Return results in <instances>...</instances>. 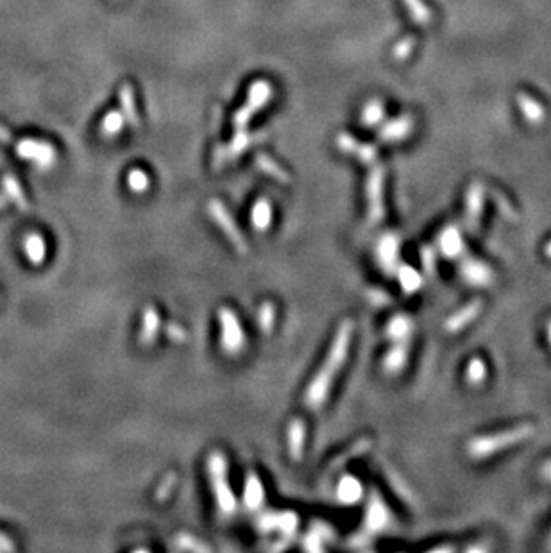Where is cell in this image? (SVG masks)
Masks as SVG:
<instances>
[{
    "label": "cell",
    "instance_id": "b9f144b4",
    "mask_svg": "<svg viewBox=\"0 0 551 553\" xmlns=\"http://www.w3.org/2000/svg\"><path fill=\"white\" fill-rule=\"evenodd\" d=\"M167 335L172 342H185L186 340V331L179 324H168Z\"/></svg>",
    "mask_w": 551,
    "mask_h": 553
},
{
    "label": "cell",
    "instance_id": "7a4b0ae2",
    "mask_svg": "<svg viewBox=\"0 0 551 553\" xmlns=\"http://www.w3.org/2000/svg\"><path fill=\"white\" fill-rule=\"evenodd\" d=\"M535 433V428L530 423H523L519 426L509 428V430H501V432L487 433V435H480L469 441L467 444V453L469 456L476 459V461H483L492 455H498L500 451L509 450V448L521 444V442L528 441Z\"/></svg>",
    "mask_w": 551,
    "mask_h": 553
},
{
    "label": "cell",
    "instance_id": "6da1fadb",
    "mask_svg": "<svg viewBox=\"0 0 551 553\" xmlns=\"http://www.w3.org/2000/svg\"><path fill=\"white\" fill-rule=\"evenodd\" d=\"M353 335H355L353 321H344L337 330V333H335L333 342L329 346L328 355L320 363L319 371L315 372L311 381L306 387L305 403L311 410H319L328 401L329 392L335 385V380L342 371L344 363L348 362L353 344Z\"/></svg>",
    "mask_w": 551,
    "mask_h": 553
},
{
    "label": "cell",
    "instance_id": "9c48e42d",
    "mask_svg": "<svg viewBox=\"0 0 551 553\" xmlns=\"http://www.w3.org/2000/svg\"><path fill=\"white\" fill-rule=\"evenodd\" d=\"M390 525V511L385 505L383 498L378 493H372L367 503L366 516H363V532L367 535H376L383 532Z\"/></svg>",
    "mask_w": 551,
    "mask_h": 553
},
{
    "label": "cell",
    "instance_id": "2e32d148",
    "mask_svg": "<svg viewBox=\"0 0 551 553\" xmlns=\"http://www.w3.org/2000/svg\"><path fill=\"white\" fill-rule=\"evenodd\" d=\"M306 446V424L303 419H292L287 426V450L292 461H301Z\"/></svg>",
    "mask_w": 551,
    "mask_h": 553
},
{
    "label": "cell",
    "instance_id": "cb8c5ba5",
    "mask_svg": "<svg viewBox=\"0 0 551 553\" xmlns=\"http://www.w3.org/2000/svg\"><path fill=\"white\" fill-rule=\"evenodd\" d=\"M251 224L259 233H265L272 226V205L267 199H258L251 209Z\"/></svg>",
    "mask_w": 551,
    "mask_h": 553
},
{
    "label": "cell",
    "instance_id": "603a6c76",
    "mask_svg": "<svg viewBox=\"0 0 551 553\" xmlns=\"http://www.w3.org/2000/svg\"><path fill=\"white\" fill-rule=\"evenodd\" d=\"M412 331H413L412 319L408 316H405V313H398V316H394L389 321L385 333H387V337H389L390 340H394V342H403V340H410Z\"/></svg>",
    "mask_w": 551,
    "mask_h": 553
},
{
    "label": "cell",
    "instance_id": "d6a6232c",
    "mask_svg": "<svg viewBox=\"0 0 551 553\" xmlns=\"http://www.w3.org/2000/svg\"><path fill=\"white\" fill-rule=\"evenodd\" d=\"M251 142H253V140H251V135H249V133H247L246 129H244V131H236L235 138H233V140H231V144H229V145H227V147H226V156H227V159L238 158V156H240V154L244 153V151H246L247 147H249Z\"/></svg>",
    "mask_w": 551,
    "mask_h": 553
},
{
    "label": "cell",
    "instance_id": "ffe728a7",
    "mask_svg": "<svg viewBox=\"0 0 551 553\" xmlns=\"http://www.w3.org/2000/svg\"><path fill=\"white\" fill-rule=\"evenodd\" d=\"M363 498V485L357 476L346 474L337 485V500L344 505H355Z\"/></svg>",
    "mask_w": 551,
    "mask_h": 553
},
{
    "label": "cell",
    "instance_id": "4316f807",
    "mask_svg": "<svg viewBox=\"0 0 551 553\" xmlns=\"http://www.w3.org/2000/svg\"><path fill=\"white\" fill-rule=\"evenodd\" d=\"M331 535H333L331 528H328L326 525H320V523L319 525L315 523L311 526L310 534L306 535L305 548L310 550V552H320V550H324V544L331 541Z\"/></svg>",
    "mask_w": 551,
    "mask_h": 553
},
{
    "label": "cell",
    "instance_id": "44dd1931",
    "mask_svg": "<svg viewBox=\"0 0 551 553\" xmlns=\"http://www.w3.org/2000/svg\"><path fill=\"white\" fill-rule=\"evenodd\" d=\"M265 502V489L256 473H249L246 478V485H244V505L249 511H258L261 509Z\"/></svg>",
    "mask_w": 551,
    "mask_h": 553
},
{
    "label": "cell",
    "instance_id": "7402d4cb",
    "mask_svg": "<svg viewBox=\"0 0 551 553\" xmlns=\"http://www.w3.org/2000/svg\"><path fill=\"white\" fill-rule=\"evenodd\" d=\"M413 129V120L408 115L399 116L396 120H392L390 124H385L383 129L380 131V140L381 142H399V140H405L410 131Z\"/></svg>",
    "mask_w": 551,
    "mask_h": 553
},
{
    "label": "cell",
    "instance_id": "8d00e7d4",
    "mask_svg": "<svg viewBox=\"0 0 551 553\" xmlns=\"http://www.w3.org/2000/svg\"><path fill=\"white\" fill-rule=\"evenodd\" d=\"M403 2L407 4L408 11H410V14H412L415 22H419L421 25H428L430 23L431 13L422 0H403Z\"/></svg>",
    "mask_w": 551,
    "mask_h": 553
},
{
    "label": "cell",
    "instance_id": "83f0119b",
    "mask_svg": "<svg viewBox=\"0 0 551 553\" xmlns=\"http://www.w3.org/2000/svg\"><path fill=\"white\" fill-rule=\"evenodd\" d=\"M256 165H258V168L261 172L274 177L276 181L283 183V185H288V183H290V174L285 172L278 163L274 162L270 156H267V154H258V156H256Z\"/></svg>",
    "mask_w": 551,
    "mask_h": 553
},
{
    "label": "cell",
    "instance_id": "8fae6325",
    "mask_svg": "<svg viewBox=\"0 0 551 553\" xmlns=\"http://www.w3.org/2000/svg\"><path fill=\"white\" fill-rule=\"evenodd\" d=\"M258 526L264 532H279L283 539H290L297 532L299 519L294 512H264L258 519Z\"/></svg>",
    "mask_w": 551,
    "mask_h": 553
},
{
    "label": "cell",
    "instance_id": "60d3db41",
    "mask_svg": "<svg viewBox=\"0 0 551 553\" xmlns=\"http://www.w3.org/2000/svg\"><path fill=\"white\" fill-rule=\"evenodd\" d=\"M494 203L496 205H498V208H500V211L503 215H505L507 219H510V220H517V214H515V209L512 208V206L509 205V203H507V199L503 196H501V194H496L494 196Z\"/></svg>",
    "mask_w": 551,
    "mask_h": 553
},
{
    "label": "cell",
    "instance_id": "30bf717a",
    "mask_svg": "<svg viewBox=\"0 0 551 553\" xmlns=\"http://www.w3.org/2000/svg\"><path fill=\"white\" fill-rule=\"evenodd\" d=\"M18 154L23 159L34 162L38 168H51L56 163V149L49 142H40V140L25 138L18 144Z\"/></svg>",
    "mask_w": 551,
    "mask_h": 553
},
{
    "label": "cell",
    "instance_id": "d4e9b609",
    "mask_svg": "<svg viewBox=\"0 0 551 553\" xmlns=\"http://www.w3.org/2000/svg\"><path fill=\"white\" fill-rule=\"evenodd\" d=\"M23 251H25L27 260L33 261L34 266L43 263V260L47 258V244L45 240H43L42 235H40V233L27 235L25 242H23Z\"/></svg>",
    "mask_w": 551,
    "mask_h": 553
},
{
    "label": "cell",
    "instance_id": "5bb4252c",
    "mask_svg": "<svg viewBox=\"0 0 551 553\" xmlns=\"http://www.w3.org/2000/svg\"><path fill=\"white\" fill-rule=\"evenodd\" d=\"M437 246H439L440 255L446 256V258H450V260L459 258V256L463 255V249H465L462 231L457 226H446L440 231L439 238H437Z\"/></svg>",
    "mask_w": 551,
    "mask_h": 553
},
{
    "label": "cell",
    "instance_id": "7dc6e473",
    "mask_svg": "<svg viewBox=\"0 0 551 553\" xmlns=\"http://www.w3.org/2000/svg\"><path fill=\"white\" fill-rule=\"evenodd\" d=\"M546 331H548V342H550V346H551V321L548 322V328H546Z\"/></svg>",
    "mask_w": 551,
    "mask_h": 553
},
{
    "label": "cell",
    "instance_id": "ab89813d",
    "mask_svg": "<svg viewBox=\"0 0 551 553\" xmlns=\"http://www.w3.org/2000/svg\"><path fill=\"white\" fill-rule=\"evenodd\" d=\"M421 261L428 274H433V272H435V251H433L431 247H424V249H422Z\"/></svg>",
    "mask_w": 551,
    "mask_h": 553
},
{
    "label": "cell",
    "instance_id": "f1b7e54d",
    "mask_svg": "<svg viewBox=\"0 0 551 553\" xmlns=\"http://www.w3.org/2000/svg\"><path fill=\"white\" fill-rule=\"evenodd\" d=\"M120 106H122V115L125 116V120L129 122L131 126H138V113H136V104H135V90L131 84H124L120 88Z\"/></svg>",
    "mask_w": 551,
    "mask_h": 553
},
{
    "label": "cell",
    "instance_id": "7c38bea8",
    "mask_svg": "<svg viewBox=\"0 0 551 553\" xmlns=\"http://www.w3.org/2000/svg\"><path fill=\"white\" fill-rule=\"evenodd\" d=\"M485 186L480 181L472 183L469 186L467 196H465V229L469 233H476L480 228V219H482L483 206H485Z\"/></svg>",
    "mask_w": 551,
    "mask_h": 553
},
{
    "label": "cell",
    "instance_id": "277c9868",
    "mask_svg": "<svg viewBox=\"0 0 551 553\" xmlns=\"http://www.w3.org/2000/svg\"><path fill=\"white\" fill-rule=\"evenodd\" d=\"M218 330H220L218 344L227 357H238L246 349V331L233 308L222 307L218 310Z\"/></svg>",
    "mask_w": 551,
    "mask_h": 553
},
{
    "label": "cell",
    "instance_id": "c3c4849f",
    "mask_svg": "<svg viewBox=\"0 0 551 553\" xmlns=\"http://www.w3.org/2000/svg\"><path fill=\"white\" fill-rule=\"evenodd\" d=\"M2 206H4V199L0 197V208H2Z\"/></svg>",
    "mask_w": 551,
    "mask_h": 553
},
{
    "label": "cell",
    "instance_id": "bcb514c9",
    "mask_svg": "<svg viewBox=\"0 0 551 553\" xmlns=\"http://www.w3.org/2000/svg\"><path fill=\"white\" fill-rule=\"evenodd\" d=\"M544 255H546L548 258H551V240L546 244V247H544Z\"/></svg>",
    "mask_w": 551,
    "mask_h": 553
},
{
    "label": "cell",
    "instance_id": "1f68e13d",
    "mask_svg": "<svg viewBox=\"0 0 551 553\" xmlns=\"http://www.w3.org/2000/svg\"><path fill=\"white\" fill-rule=\"evenodd\" d=\"M487 378V365L480 357H474L469 360L467 369H465V380L469 385H482Z\"/></svg>",
    "mask_w": 551,
    "mask_h": 553
},
{
    "label": "cell",
    "instance_id": "ee69618b",
    "mask_svg": "<svg viewBox=\"0 0 551 553\" xmlns=\"http://www.w3.org/2000/svg\"><path fill=\"white\" fill-rule=\"evenodd\" d=\"M0 142H4V144H10V142H11L10 131L5 129V127L2 126V124H0Z\"/></svg>",
    "mask_w": 551,
    "mask_h": 553
},
{
    "label": "cell",
    "instance_id": "f6af8a7d",
    "mask_svg": "<svg viewBox=\"0 0 551 553\" xmlns=\"http://www.w3.org/2000/svg\"><path fill=\"white\" fill-rule=\"evenodd\" d=\"M542 474H544V478L551 482V461H548L546 464L542 465Z\"/></svg>",
    "mask_w": 551,
    "mask_h": 553
},
{
    "label": "cell",
    "instance_id": "3957f363",
    "mask_svg": "<svg viewBox=\"0 0 551 553\" xmlns=\"http://www.w3.org/2000/svg\"><path fill=\"white\" fill-rule=\"evenodd\" d=\"M206 467H208L209 485H212V493H214L218 512L224 516H231L236 509V496L229 485V478H227V461L224 453L214 451L208 456Z\"/></svg>",
    "mask_w": 551,
    "mask_h": 553
},
{
    "label": "cell",
    "instance_id": "836d02e7",
    "mask_svg": "<svg viewBox=\"0 0 551 553\" xmlns=\"http://www.w3.org/2000/svg\"><path fill=\"white\" fill-rule=\"evenodd\" d=\"M2 185H4L5 192H8V196H10L11 199L16 203V206H20V208L25 211L29 205H27V201H25V197H23V192H22V188H20L18 179H16L14 176H11V174H8V176L4 177Z\"/></svg>",
    "mask_w": 551,
    "mask_h": 553
},
{
    "label": "cell",
    "instance_id": "e0dca14e",
    "mask_svg": "<svg viewBox=\"0 0 551 553\" xmlns=\"http://www.w3.org/2000/svg\"><path fill=\"white\" fill-rule=\"evenodd\" d=\"M162 330V316L154 307H147L140 321V344L153 346Z\"/></svg>",
    "mask_w": 551,
    "mask_h": 553
},
{
    "label": "cell",
    "instance_id": "484cf974",
    "mask_svg": "<svg viewBox=\"0 0 551 553\" xmlns=\"http://www.w3.org/2000/svg\"><path fill=\"white\" fill-rule=\"evenodd\" d=\"M396 274H398L399 278V285H401V288H403L407 294H413L421 288L422 278L412 266L399 263V267L396 269Z\"/></svg>",
    "mask_w": 551,
    "mask_h": 553
},
{
    "label": "cell",
    "instance_id": "8992f818",
    "mask_svg": "<svg viewBox=\"0 0 551 553\" xmlns=\"http://www.w3.org/2000/svg\"><path fill=\"white\" fill-rule=\"evenodd\" d=\"M208 211H209V215H212V219H214L215 224L218 226V229H220V231L226 235L227 240L231 242V246L235 247L236 251L240 253V255H246L247 253L246 238H244V235H242V231L238 229L235 219H233L231 214L227 211L226 206H224L220 201L214 199V201H209Z\"/></svg>",
    "mask_w": 551,
    "mask_h": 553
},
{
    "label": "cell",
    "instance_id": "7bdbcfd3",
    "mask_svg": "<svg viewBox=\"0 0 551 553\" xmlns=\"http://www.w3.org/2000/svg\"><path fill=\"white\" fill-rule=\"evenodd\" d=\"M174 485H176V476H167L163 480V484L159 485V489H157V498H167L168 493L174 489Z\"/></svg>",
    "mask_w": 551,
    "mask_h": 553
},
{
    "label": "cell",
    "instance_id": "d590c367",
    "mask_svg": "<svg viewBox=\"0 0 551 553\" xmlns=\"http://www.w3.org/2000/svg\"><path fill=\"white\" fill-rule=\"evenodd\" d=\"M124 127V115L120 112H110L106 115V118L102 120V133L106 138H112V136L118 135Z\"/></svg>",
    "mask_w": 551,
    "mask_h": 553
},
{
    "label": "cell",
    "instance_id": "52a82bcc",
    "mask_svg": "<svg viewBox=\"0 0 551 553\" xmlns=\"http://www.w3.org/2000/svg\"><path fill=\"white\" fill-rule=\"evenodd\" d=\"M270 93H272V88H270V84L265 83V81H256V83L251 86L247 104L246 106H242L235 115L236 131L247 129V124H249V120L253 118V115H255L259 107L269 101Z\"/></svg>",
    "mask_w": 551,
    "mask_h": 553
},
{
    "label": "cell",
    "instance_id": "ac0fdd59",
    "mask_svg": "<svg viewBox=\"0 0 551 553\" xmlns=\"http://www.w3.org/2000/svg\"><path fill=\"white\" fill-rule=\"evenodd\" d=\"M410 340H403V342H394L392 348L387 351L383 358V371L387 374H399L403 371L405 365L408 362V355H410Z\"/></svg>",
    "mask_w": 551,
    "mask_h": 553
},
{
    "label": "cell",
    "instance_id": "5b68a950",
    "mask_svg": "<svg viewBox=\"0 0 551 553\" xmlns=\"http://www.w3.org/2000/svg\"><path fill=\"white\" fill-rule=\"evenodd\" d=\"M383 183H385V168L381 165L372 163L371 174L367 177V215L369 222L378 224L385 217V203H383Z\"/></svg>",
    "mask_w": 551,
    "mask_h": 553
},
{
    "label": "cell",
    "instance_id": "681fc988",
    "mask_svg": "<svg viewBox=\"0 0 551 553\" xmlns=\"http://www.w3.org/2000/svg\"><path fill=\"white\" fill-rule=\"evenodd\" d=\"M550 548H551V543H550Z\"/></svg>",
    "mask_w": 551,
    "mask_h": 553
},
{
    "label": "cell",
    "instance_id": "f546056e",
    "mask_svg": "<svg viewBox=\"0 0 551 553\" xmlns=\"http://www.w3.org/2000/svg\"><path fill=\"white\" fill-rule=\"evenodd\" d=\"M276 317H278L276 305L270 301H265L258 308V311H256V326H258V330H261L264 333H270L276 328Z\"/></svg>",
    "mask_w": 551,
    "mask_h": 553
},
{
    "label": "cell",
    "instance_id": "74e56055",
    "mask_svg": "<svg viewBox=\"0 0 551 553\" xmlns=\"http://www.w3.org/2000/svg\"><path fill=\"white\" fill-rule=\"evenodd\" d=\"M383 113H385L383 104H381L380 101H372V103H369L366 106L361 118L366 122V126H376V124L383 118Z\"/></svg>",
    "mask_w": 551,
    "mask_h": 553
},
{
    "label": "cell",
    "instance_id": "4dcf8cb0",
    "mask_svg": "<svg viewBox=\"0 0 551 553\" xmlns=\"http://www.w3.org/2000/svg\"><path fill=\"white\" fill-rule=\"evenodd\" d=\"M517 104L519 107H521L523 115L526 116V120L537 124V122H541L542 118H544V110H542L541 104H539L533 97L526 95V93H519Z\"/></svg>",
    "mask_w": 551,
    "mask_h": 553
},
{
    "label": "cell",
    "instance_id": "f35d334b",
    "mask_svg": "<svg viewBox=\"0 0 551 553\" xmlns=\"http://www.w3.org/2000/svg\"><path fill=\"white\" fill-rule=\"evenodd\" d=\"M413 47H415V40H413V36L403 38L398 45L394 47V57H396V60H405V57H408V54L412 52Z\"/></svg>",
    "mask_w": 551,
    "mask_h": 553
},
{
    "label": "cell",
    "instance_id": "d6986e66",
    "mask_svg": "<svg viewBox=\"0 0 551 553\" xmlns=\"http://www.w3.org/2000/svg\"><path fill=\"white\" fill-rule=\"evenodd\" d=\"M337 144H338V147L344 151V153L357 156L361 163L372 165V163L376 162V156H378V153H376V147H372V145H367V144H360V142H357V140L353 138L351 135H340L337 140Z\"/></svg>",
    "mask_w": 551,
    "mask_h": 553
},
{
    "label": "cell",
    "instance_id": "ba28073f",
    "mask_svg": "<svg viewBox=\"0 0 551 553\" xmlns=\"http://www.w3.org/2000/svg\"><path fill=\"white\" fill-rule=\"evenodd\" d=\"M399 251H401V238L396 233H385L383 237L376 244V261L383 272L396 274L399 267Z\"/></svg>",
    "mask_w": 551,
    "mask_h": 553
},
{
    "label": "cell",
    "instance_id": "4fadbf2b",
    "mask_svg": "<svg viewBox=\"0 0 551 553\" xmlns=\"http://www.w3.org/2000/svg\"><path fill=\"white\" fill-rule=\"evenodd\" d=\"M459 272L465 283L476 288L491 287L496 278L492 267L489 263H485V261L476 260V258H465L460 263Z\"/></svg>",
    "mask_w": 551,
    "mask_h": 553
},
{
    "label": "cell",
    "instance_id": "e575fe53",
    "mask_svg": "<svg viewBox=\"0 0 551 553\" xmlns=\"http://www.w3.org/2000/svg\"><path fill=\"white\" fill-rule=\"evenodd\" d=\"M127 186H129L135 194H144V192L149 190V186H151V177H149V174L145 172V170H142V168H133V170L127 174Z\"/></svg>",
    "mask_w": 551,
    "mask_h": 553
},
{
    "label": "cell",
    "instance_id": "9a60e30c",
    "mask_svg": "<svg viewBox=\"0 0 551 553\" xmlns=\"http://www.w3.org/2000/svg\"><path fill=\"white\" fill-rule=\"evenodd\" d=\"M482 308L483 303L480 301V299H472V301H469L465 307L460 308L459 311H454L453 316L446 321L444 328L450 331V333H459V331L465 330L474 319H478V316L482 313Z\"/></svg>",
    "mask_w": 551,
    "mask_h": 553
}]
</instances>
